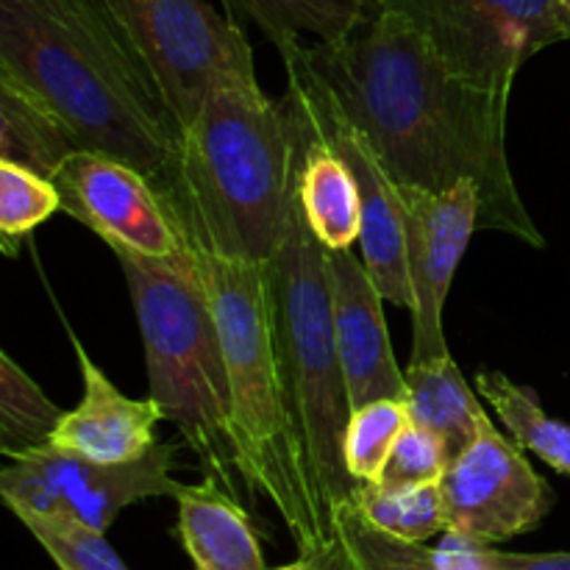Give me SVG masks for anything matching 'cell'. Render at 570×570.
I'll return each mask as SVG.
<instances>
[{
	"instance_id": "obj_16",
	"label": "cell",
	"mask_w": 570,
	"mask_h": 570,
	"mask_svg": "<svg viewBox=\"0 0 570 570\" xmlns=\"http://www.w3.org/2000/svg\"><path fill=\"white\" fill-rule=\"evenodd\" d=\"M284 104L293 117L295 189L306 226L326 250L351 248L362 237V198L354 173L287 98Z\"/></svg>"
},
{
	"instance_id": "obj_6",
	"label": "cell",
	"mask_w": 570,
	"mask_h": 570,
	"mask_svg": "<svg viewBox=\"0 0 570 570\" xmlns=\"http://www.w3.org/2000/svg\"><path fill=\"white\" fill-rule=\"evenodd\" d=\"M267 276L289 399L312 471L334 512L356 490L345 468V432L354 406L334 337L328 250L306 226L298 189L282 245L267 262Z\"/></svg>"
},
{
	"instance_id": "obj_11",
	"label": "cell",
	"mask_w": 570,
	"mask_h": 570,
	"mask_svg": "<svg viewBox=\"0 0 570 570\" xmlns=\"http://www.w3.org/2000/svg\"><path fill=\"white\" fill-rule=\"evenodd\" d=\"M440 484L449 518L445 532L490 546L538 529L554 507V490L490 415L482 417L476 440L451 462Z\"/></svg>"
},
{
	"instance_id": "obj_12",
	"label": "cell",
	"mask_w": 570,
	"mask_h": 570,
	"mask_svg": "<svg viewBox=\"0 0 570 570\" xmlns=\"http://www.w3.org/2000/svg\"><path fill=\"white\" fill-rule=\"evenodd\" d=\"M61 212L92 228L106 245L154 259H178L189 245L165 198L137 167L95 150H76L53 176Z\"/></svg>"
},
{
	"instance_id": "obj_14",
	"label": "cell",
	"mask_w": 570,
	"mask_h": 570,
	"mask_svg": "<svg viewBox=\"0 0 570 570\" xmlns=\"http://www.w3.org/2000/svg\"><path fill=\"white\" fill-rule=\"evenodd\" d=\"M334 337L348 384L351 406L379 399H406V376L399 367L384 321V295L351 248L328 250Z\"/></svg>"
},
{
	"instance_id": "obj_20",
	"label": "cell",
	"mask_w": 570,
	"mask_h": 570,
	"mask_svg": "<svg viewBox=\"0 0 570 570\" xmlns=\"http://www.w3.org/2000/svg\"><path fill=\"white\" fill-rule=\"evenodd\" d=\"M226 14L239 26L259 28L276 50L289 39L340 42L348 37L371 9L362 0H223Z\"/></svg>"
},
{
	"instance_id": "obj_13",
	"label": "cell",
	"mask_w": 570,
	"mask_h": 570,
	"mask_svg": "<svg viewBox=\"0 0 570 570\" xmlns=\"http://www.w3.org/2000/svg\"><path fill=\"white\" fill-rule=\"evenodd\" d=\"M406 228V262L412 284V356L410 362L451 354L445 343L443 309L462 254L479 232V189L473 181L445 193L401 187Z\"/></svg>"
},
{
	"instance_id": "obj_32",
	"label": "cell",
	"mask_w": 570,
	"mask_h": 570,
	"mask_svg": "<svg viewBox=\"0 0 570 570\" xmlns=\"http://www.w3.org/2000/svg\"><path fill=\"white\" fill-rule=\"evenodd\" d=\"M362 3H365L367 6V9H379V0H362Z\"/></svg>"
},
{
	"instance_id": "obj_7",
	"label": "cell",
	"mask_w": 570,
	"mask_h": 570,
	"mask_svg": "<svg viewBox=\"0 0 570 570\" xmlns=\"http://www.w3.org/2000/svg\"><path fill=\"white\" fill-rule=\"evenodd\" d=\"M148 61L181 131L215 89H262L248 33L209 0H106Z\"/></svg>"
},
{
	"instance_id": "obj_31",
	"label": "cell",
	"mask_w": 570,
	"mask_h": 570,
	"mask_svg": "<svg viewBox=\"0 0 570 570\" xmlns=\"http://www.w3.org/2000/svg\"><path fill=\"white\" fill-rule=\"evenodd\" d=\"M273 570H315V568H312L309 557H298V560H295V562H287V566L273 568Z\"/></svg>"
},
{
	"instance_id": "obj_28",
	"label": "cell",
	"mask_w": 570,
	"mask_h": 570,
	"mask_svg": "<svg viewBox=\"0 0 570 570\" xmlns=\"http://www.w3.org/2000/svg\"><path fill=\"white\" fill-rule=\"evenodd\" d=\"M449 465L451 460L443 440L410 421V426L395 440L376 484H382V488H412V484L443 482Z\"/></svg>"
},
{
	"instance_id": "obj_22",
	"label": "cell",
	"mask_w": 570,
	"mask_h": 570,
	"mask_svg": "<svg viewBox=\"0 0 570 570\" xmlns=\"http://www.w3.org/2000/svg\"><path fill=\"white\" fill-rule=\"evenodd\" d=\"M65 412L11 360L0 354V451L6 460L50 445Z\"/></svg>"
},
{
	"instance_id": "obj_15",
	"label": "cell",
	"mask_w": 570,
	"mask_h": 570,
	"mask_svg": "<svg viewBox=\"0 0 570 570\" xmlns=\"http://www.w3.org/2000/svg\"><path fill=\"white\" fill-rule=\"evenodd\" d=\"M67 334L81 367L83 395L76 410L61 415L50 443L95 462H131L145 456L159 443L156 426L165 421L159 401L122 395L111 379L89 360L81 340L72 332Z\"/></svg>"
},
{
	"instance_id": "obj_9",
	"label": "cell",
	"mask_w": 570,
	"mask_h": 570,
	"mask_svg": "<svg viewBox=\"0 0 570 570\" xmlns=\"http://www.w3.org/2000/svg\"><path fill=\"white\" fill-rule=\"evenodd\" d=\"M287 72V92L284 98L304 115L312 131L332 145L345 165L351 167L362 198V262L373 276L384 298L395 306L412 309L410 262H406V228L404 204H401L399 184L390 178L376 150L365 134L354 126L348 115L340 109L321 78L312 72L304 56V39H289L278 48Z\"/></svg>"
},
{
	"instance_id": "obj_2",
	"label": "cell",
	"mask_w": 570,
	"mask_h": 570,
	"mask_svg": "<svg viewBox=\"0 0 570 570\" xmlns=\"http://www.w3.org/2000/svg\"><path fill=\"white\" fill-rule=\"evenodd\" d=\"M0 78L53 111L81 150L154 184L173 167L181 126L106 0H0Z\"/></svg>"
},
{
	"instance_id": "obj_21",
	"label": "cell",
	"mask_w": 570,
	"mask_h": 570,
	"mask_svg": "<svg viewBox=\"0 0 570 570\" xmlns=\"http://www.w3.org/2000/svg\"><path fill=\"white\" fill-rule=\"evenodd\" d=\"M476 390L523 451H532L557 473L570 476V426L543 410L532 387H521L501 371H482Z\"/></svg>"
},
{
	"instance_id": "obj_18",
	"label": "cell",
	"mask_w": 570,
	"mask_h": 570,
	"mask_svg": "<svg viewBox=\"0 0 570 570\" xmlns=\"http://www.w3.org/2000/svg\"><path fill=\"white\" fill-rule=\"evenodd\" d=\"M406 376V404L417 426L443 440L449 460L454 462L476 440L479 423L488 415L465 382L451 354L426 362H410Z\"/></svg>"
},
{
	"instance_id": "obj_3",
	"label": "cell",
	"mask_w": 570,
	"mask_h": 570,
	"mask_svg": "<svg viewBox=\"0 0 570 570\" xmlns=\"http://www.w3.org/2000/svg\"><path fill=\"white\" fill-rule=\"evenodd\" d=\"M154 187L189 248L267 265L295 204V134L284 98L215 89Z\"/></svg>"
},
{
	"instance_id": "obj_5",
	"label": "cell",
	"mask_w": 570,
	"mask_h": 570,
	"mask_svg": "<svg viewBox=\"0 0 570 570\" xmlns=\"http://www.w3.org/2000/svg\"><path fill=\"white\" fill-rule=\"evenodd\" d=\"M131 293L145 345L150 399L181 432L206 473L239 499V454L232 426V387L220 328L193 248L154 259L109 245Z\"/></svg>"
},
{
	"instance_id": "obj_25",
	"label": "cell",
	"mask_w": 570,
	"mask_h": 570,
	"mask_svg": "<svg viewBox=\"0 0 570 570\" xmlns=\"http://www.w3.org/2000/svg\"><path fill=\"white\" fill-rule=\"evenodd\" d=\"M334 534L356 570H440L434 549L382 532L351 499L334 510Z\"/></svg>"
},
{
	"instance_id": "obj_29",
	"label": "cell",
	"mask_w": 570,
	"mask_h": 570,
	"mask_svg": "<svg viewBox=\"0 0 570 570\" xmlns=\"http://www.w3.org/2000/svg\"><path fill=\"white\" fill-rule=\"evenodd\" d=\"M440 570H570V551L554 554H515L495 551L490 543L445 532L443 543L434 549Z\"/></svg>"
},
{
	"instance_id": "obj_27",
	"label": "cell",
	"mask_w": 570,
	"mask_h": 570,
	"mask_svg": "<svg viewBox=\"0 0 570 570\" xmlns=\"http://www.w3.org/2000/svg\"><path fill=\"white\" fill-rule=\"evenodd\" d=\"M56 212H61V195L50 178L14 161H0V237L9 254H14V243Z\"/></svg>"
},
{
	"instance_id": "obj_30",
	"label": "cell",
	"mask_w": 570,
	"mask_h": 570,
	"mask_svg": "<svg viewBox=\"0 0 570 570\" xmlns=\"http://www.w3.org/2000/svg\"><path fill=\"white\" fill-rule=\"evenodd\" d=\"M309 560H312V568H315V570H356L354 562H351L348 551H345V546L340 543L337 534H334L332 546H326L323 551L312 554Z\"/></svg>"
},
{
	"instance_id": "obj_17",
	"label": "cell",
	"mask_w": 570,
	"mask_h": 570,
	"mask_svg": "<svg viewBox=\"0 0 570 570\" xmlns=\"http://www.w3.org/2000/svg\"><path fill=\"white\" fill-rule=\"evenodd\" d=\"M178 534L195 570H267L248 515L220 479L206 473L200 484L176 493Z\"/></svg>"
},
{
	"instance_id": "obj_4",
	"label": "cell",
	"mask_w": 570,
	"mask_h": 570,
	"mask_svg": "<svg viewBox=\"0 0 570 570\" xmlns=\"http://www.w3.org/2000/svg\"><path fill=\"white\" fill-rule=\"evenodd\" d=\"M193 254L220 328L243 482L271 501L301 557L317 554L334 543V512L312 471L289 399L267 265L226 259L204 248Z\"/></svg>"
},
{
	"instance_id": "obj_33",
	"label": "cell",
	"mask_w": 570,
	"mask_h": 570,
	"mask_svg": "<svg viewBox=\"0 0 570 570\" xmlns=\"http://www.w3.org/2000/svg\"><path fill=\"white\" fill-rule=\"evenodd\" d=\"M560 6H562V9H566L568 14H570V0H560Z\"/></svg>"
},
{
	"instance_id": "obj_23",
	"label": "cell",
	"mask_w": 570,
	"mask_h": 570,
	"mask_svg": "<svg viewBox=\"0 0 570 570\" xmlns=\"http://www.w3.org/2000/svg\"><path fill=\"white\" fill-rule=\"evenodd\" d=\"M351 501L373 527L410 543H426L449 529L440 482L412 484V488H382L376 482L356 484Z\"/></svg>"
},
{
	"instance_id": "obj_10",
	"label": "cell",
	"mask_w": 570,
	"mask_h": 570,
	"mask_svg": "<svg viewBox=\"0 0 570 570\" xmlns=\"http://www.w3.org/2000/svg\"><path fill=\"white\" fill-rule=\"evenodd\" d=\"M410 17L449 67L488 89H512L543 48L570 39L560 0H379Z\"/></svg>"
},
{
	"instance_id": "obj_19",
	"label": "cell",
	"mask_w": 570,
	"mask_h": 570,
	"mask_svg": "<svg viewBox=\"0 0 570 570\" xmlns=\"http://www.w3.org/2000/svg\"><path fill=\"white\" fill-rule=\"evenodd\" d=\"M76 150L81 148L53 111L0 78V161H14L53 181Z\"/></svg>"
},
{
	"instance_id": "obj_26",
	"label": "cell",
	"mask_w": 570,
	"mask_h": 570,
	"mask_svg": "<svg viewBox=\"0 0 570 570\" xmlns=\"http://www.w3.org/2000/svg\"><path fill=\"white\" fill-rule=\"evenodd\" d=\"M22 527L37 538L59 570H128L111 549L106 532L70 515H31L22 512Z\"/></svg>"
},
{
	"instance_id": "obj_8",
	"label": "cell",
	"mask_w": 570,
	"mask_h": 570,
	"mask_svg": "<svg viewBox=\"0 0 570 570\" xmlns=\"http://www.w3.org/2000/svg\"><path fill=\"white\" fill-rule=\"evenodd\" d=\"M181 445L156 443L131 462H95L59 445L14 456L0 471V495L14 515H70L106 532L126 507L145 499H176L181 482L173 465Z\"/></svg>"
},
{
	"instance_id": "obj_24",
	"label": "cell",
	"mask_w": 570,
	"mask_h": 570,
	"mask_svg": "<svg viewBox=\"0 0 570 570\" xmlns=\"http://www.w3.org/2000/svg\"><path fill=\"white\" fill-rule=\"evenodd\" d=\"M410 421L406 399H379L351 412L345 432V468L356 484L379 482L395 440Z\"/></svg>"
},
{
	"instance_id": "obj_1",
	"label": "cell",
	"mask_w": 570,
	"mask_h": 570,
	"mask_svg": "<svg viewBox=\"0 0 570 570\" xmlns=\"http://www.w3.org/2000/svg\"><path fill=\"white\" fill-rule=\"evenodd\" d=\"M312 72L365 134L401 187L479 189V228L543 248L507 159L512 89H488L449 67L401 11L379 6L340 42H304Z\"/></svg>"
}]
</instances>
